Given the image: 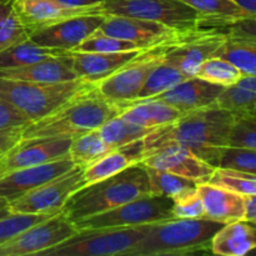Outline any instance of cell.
I'll return each instance as SVG.
<instances>
[{
    "instance_id": "cell-29",
    "label": "cell",
    "mask_w": 256,
    "mask_h": 256,
    "mask_svg": "<svg viewBox=\"0 0 256 256\" xmlns=\"http://www.w3.org/2000/svg\"><path fill=\"white\" fill-rule=\"evenodd\" d=\"M188 78L175 65L165 60L164 58V60L148 76L136 100L152 99V98L158 96L159 94L172 89V86Z\"/></svg>"
},
{
    "instance_id": "cell-24",
    "label": "cell",
    "mask_w": 256,
    "mask_h": 256,
    "mask_svg": "<svg viewBox=\"0 0 256 256\" xmlns=\"http://www.w3.org/2000/svg\"><path fill=\"white\" fill-rule=\"evenodd\" d=\"M255 246V222L244 220L224 224L212 240V252L220 256H244Z\"/></svg>"
},
{
    "instance_id": "cell-36",
    "label": "cell",
    "mask_w": 256,
    "mask_h": 256,
    "mask_svg": "<svg viewBox=\"0 0 256 256\" xmlns=\"http://www.w3.org/2000/svg\"><path fill=\"white\" fill-rule=\"evenodd\" d=\"M55 214H58V212H50V214H18V212H12L6 216L0 219V244L12 239L18 234L26 230L28 228L54 216Z\"/></svg>"
},
{
    "instance_id": "cell-1",
    "label": "cell",
    "mask_w": 256,
    "mask_h": 256,
    "mask_svg": "<svg viewBox=\"0 0 256 256\" xmlns=\"http://www.w3.org/2000/svg\"><path fill=\"white\" fill-rule=\"evenodd\" d=\"M232 115L215 104L182 114L176 120L155 128L142 139L145 158L166 145H180L216 168L220 152L228 146Z\"/></svg>"
},
{
    "instance_id": "cell-25",
    "label": "cell",
    "mask_w": 256,
    "mask_h": 256,
    "mask_svg": "<svg viewBox=\"0 0 256 256\" xmlns=\"http://www.w3.org/2000/svg\"><path fill=\"white\" fill-rule=\"evenodd\" d=\"M220 109L226 110L234 118L256 115V79L255 75H244L235 84L222 89L214 102Z\"/></svg>"
},
{
    "instance_id": "cell-30",
    "label": "cell",
    "mask_w": 256,
    "mask_h": 256,
    "mask_svg": "<svg viewBox=\"0 0 256 256\" xmlns=\"http://www.w3.org/2000/svg\"><path fill=\"white\" fill-rule=\"evenodd\" d=\"M102 139L112 149L122 146L135 140L144 139L152 130L138 126L132 122L125 120L122 116H115L105 122L102 126L98 128Z\"/></svg>"
},
{
    "instance_id": "cell-18",
    "label": "cell",
    "mask_w": 256,
    "mask_h": 256,
    "mask_svg": "<svg viewBox=\"0 0 256 256\" xmlns=\"http://www.w3.org/2000/svg\"><path fill=\"white\" fill-rule=\"evenodd\" d=\"M74 166V162H72L69 155H66L54 162L8 172L0 178V199L12 202L29 190L42 185V182L64 174Z\"/></svg>"
},
{
    "instance_id": "cell-22",
    "label": "cell",
    "mask_w": 256,
    "mask_h": 256,
    "mask_svg": "<svg viewBox=\"0 0 256 256\" xmlns=\"http://www.w3.org/2000/svg\"><path fill=\"white\" fill-rule=\"evenodd\" d=\"M198 194L204 205L205 218L214 222H228L242 220L244 195L228 192L222 188L205 182L196 185Z\"/></svg>"
},
{
    "instance_id": "cell-12",
    "label": "cell",
    "mask_w": 256,
    "mask_h": 256,
    "mask_svg": "<svg viewBox=\"0 0 256 256\" xmlns=\"http://www.w3.org/2000/svg\"><path fill=\"white\" fill-rule=\"evenodd\" d=\"M225 39V32L220 29L196 28L186 30L179 42L165 55V60L175 65L188 79L194 78L202 62L215 56V52Z\"/></svg>"
},
{
    "instance_id": "cell-17",
    "label": "cell",
    "mask_w": 256,
    "mask_h": 256,
    "mask_svg": "<svg viewBox=\"0 0 256 256\" xmlns=\"http://www.w3.org/2000/svg\"><path fill=\"white\" fill-rule=\"evenodd\" d=\"M104 14H92L75 16L45 29L29 34V39L42 46L72 52L75 46L96 32L104 22Z\"/></svg>"
},
{
    "instance_id": "cell-16",
    "label": "cell",
    "mask_w": 256,
    "mask_h": 256,
    "mask_svg": "<svg viewBox=\"0 0 256 256\" xmlns=\"http://www.w3.org/2000/svg\"><path fill=\"white\" fill-rule=\"evenodd\" d=\"M98 32L119 39L129 40L135 42L142 49H148L176 36L180 30H175L162 22H150V20L106 15Z\"/></svg>"
},
{
    "instance_id": "cell-35",
    "label": "cell",
    "mask_w": 256,
    "mask_h": 256,
    "mask_svg": "<svg viewBox=\"0 0 256 256\" xmlns=\"http://www.w3.org/2000/svg\"><path fill=\"white\" fill-rule=\"evenodd\" d=\"M134 50H145L138 46L135 42L129 40L119 39V38L110 36L100 32H94L92 35L82 40L78 46L72 52H134Z\"/></svg>"
},
{
    "instance_id": "cell-3",
    "label": "cell",
    "mask_w": 256,
    "mask_h": 256,
    "mask_svg": "<svg viewBox=\"0 0 256 256\" xmlns=\"http://www.w3.org/2000/svg\"><path fill=\"white\" fill-rule=\"evenodd\" d=\"M150 194L146 170L138 162L118 174L80 188L70 195L62 212L75 222Z\"/></svg>"
},
{
    "instance_id": "cell-11",
    "label": "cell",
    "mask_w": 256,
    "mask_h": 256,
    "mask_svg": "<svg viewBox=\"0 0 256 256\" xmlns=\"http://www.w3.org/2000/svg\"><path fill=\"white\" fill-rule=\"evenodd\" d=\"M76 232L74 224L60 212L0 244V256L39 255L69 239Z\"/></svg>"
},
{
    "instance_id": "cell-7",
    "label": "cell",
    "mask_w": 256,
    "mask_h": 256,
    "mask_svg": "<svg viewBox=\"0 0 256 256\" xmlns=\"http://www.w3.org/2000/svg\"><path fill=\"white\" fill-rule=\"evenodd\" d=\"M185 32H180L176 36L140 52L116 72L98 82V92L115 102H135L148 76L164 60L165 55Z\"/></svg>"
},
{
    "instance_id": "cell-6",
    "label": "cell",
    "mask_w": 256,
    "mask_h": 256,
    "mask_svg": "<svg viewBox=\"0 0 256 256\" xmlns=\"http://www.w3.org/2000/svg\"><path fill=\"white\" fill-rule=\"evenodd\" d=\"M152 224L132 228L79 230L56 246L42 252V256H128L148 234Z\"/></svg>"
},
{
    "instance_id": "cell-42",
    "label": "cell",
    "mask_w": 256,
    "mask_h": 256,
    "mask_svg": "<svg viewBox=\"0 0 256 256\" xmlns=\"http://www.w3.org/2000/svg\"><path fill=\"white\" fill-rule=\"evenodd\" d=\"M242 220L255 222L256 220V196L255 195H244V214Z\"/></svg>"
},
{
    "instance_id": "cell-38",
    "label": "cell",
    "mask_w": 256,
    "mask_h": 256,
    "mask_svg": "<svg viewBox=\"0 0 256 256\" xmlns=\"http://www.w3.org/2000/svg\"><path fill=\"white\" fill-rule=\"evenodd\" d=\"M218 166L256 175V150L235 146L222 148Z\"/></svg>"
},
{
    "instance_id": "cell-28",
    "label": "cell",
    "mask_w": 256,
    "mask_h": 256,
    "mask_svg": "<svg viewBox=\"0 0 256 256\" xmlns=\"http://www.w3.org/2000/svg\"><path fill=\"white\" fill-rule=\"evenodd\" d=\"M112 150V148L102 139L98 129H94L72 138L68 155L75 166L85 169Z\"/></svg>"
},
{
    "instance_id": "cell-19",
    "label": "cell",
    "mask_w": 256,
    "mask_h": 256,
    "mask_svg": "<svg viewBox=\"0 0 256 256\" xmlns=\"http://www.w3.org/2000/svg\"><path fill=\"white\" fill-rule=\"evenodd\" d=\"M224 86L194 76L179 82L172 89L162 92L152 99H159L172 105L180 114L202 109L212 105L222 92Z\"/></svg>"
},
{
    "instance_id": "cell-14",
    "label": "cell",
    "mask_w": 256,
    "mask_h": 256,
    "mask_svg": "<svg viewBox=\"0 0 256 256\" xmlns=\"http://www.w3.org/2000/svg\"><path fill=\"white\" fill-rule=\"evenodd\" d=\"M142 165L169 172L172 174L190 180L195 184L209 182L215 166L180 145H166L150 152L142 162Z\"/></svg>"
},
{
    "instance_id": "cell-13",
    "label": "cell",
    "mask_w": 256,
    "mask_h": 256,
    "mask_svg": "<svg viewBox=\"0 0 256 256\" xmlns=\"http://www.w3.org/2000/svg\"><path fill=\"white\" fill-rule=\"evenodd\" d=\"M70 138L22 139L0 156V178L14 170L54 162L68 155Z\"/></svg>"
},
{
    "instance_id": "cell-10",
    "label": "cell",
    "mask_w": 256,
    "mask_h": 256,
    "mask_svg": "<svg viewBox=\"0 0 256 256\" xmlns=\"http://www.w3.org/2000/svg\"><path fill=\"white\" fill-rule=\"evenodd\" d=\"M86 185L84 169L74 166L64 174L29 190L9 202L10 212L18 214H50L62 212L70 195Z\"/></svg>"
},
{
    "instance_id": "cell-32",
    "label": "cell",
    "mask_w": 256,
    "mask_h": 256,
    "mask_svg": "<svg viewBox=\"0 0 256 256\" xmlns=\"http://www.w3.org/2000/svg\"><path fill=\"white\" fill-rule=\"evenodd\" d=\"M209 184L240 195H256V175L216 166Z\"/></svg>"
},
{
    "instance_id": "cell-43",
    "label": "cell",
    "mask_w": 256,
    "mask_h": 256,
    "mask_svg": "<svg viewBox=\"0 0 256 256\" xmlns=\"http://www.w3.org/2000/svg\"><path fill=\"white\" fill-rule=\"evenodd\" d=\"M66 6H92V5L102 4L104 0H55Z\"/></svg>"
},
{
    "instance_id": "cell-41",
    "label": "cell",
    "mask_w": 256,
    "mask_h": 256,
    "mask_svg": "<svg viewBox=\"0 0 256 256\" xmlns=\"http://www.w3.org/2000/svg\"><path fill=\"white\" fill-rule=\"evenodd\" d=\"M22 129L24 126H12L6 129H0V156L4 155L8 150L12 149L22 139Z\"/></svg>"
},
{
    "instance_id": "cell-2",
    "label": "cell",
    "mask_w": 256,
    "mask_h": 256,
    "mask_svg": "<svg viewBox=\"0 0 256 256\" xmlns=\"http://www.w3.org/2000/svg\"><path fill=\"white\" fill-rule=\"evenodd\" d=\"M132 102H115L92 89L72 99L42 119L25 125L22 139L35 138H70L98 129L112 118L122 115Z\"/></svg>"
},
{
    "instance_id": "cell-40",
    "label": "cell",
    "mask_w": 256,
    "mask_h": 256,
    "mask_svg": "<svg viewBox=\"0 0 256 256\" xmlns=\"http://www.w3.org/2000/svg\"><path fill=\"white\" fill-rule=\"evenodd\" d=\"M30 122H32L25 115H22L16 108L0 99V129H6V128L12 126H25Z\"/></svg>"
},
{
    "instance_id": "cell-39",
    "label": "cell",
    "mask_w": 256,
    "mask_h": 256,
    "mask_svg": "<svg viewBox=\"0 0 256 256\" xmlns=\"http://www.w3.org/2000/svg\"><path fill=\"white\" fill-rule=\"evenodd\" d=\"M172 216L178 219H202L205 218L204 205L198 194L196 186L184 190L172 198Z\"/></svg>"
},
{
    "instance_id": "cell-8",
    "label": "cell",
    "mask_w": 256,
    "mask_h": 256,
    "mask_svg": "<svg viewBox=\"0 0 256 256\" xmlns=\"http://www.w3.org/2000/svg\"><path fill=\"white\" fill-rule=\"evenodd\" d=\"M172 198L162 195H145L120 206L72 222L76 230L108 229V228H132L154 224L172 219Z\"/></svg>"
},
{
    "instance_id": "cell-15",
    "label": "cell",
    "mask_w": 256,
    "mask_h": 256,
    "mask_svg": "<svg viewBox=\"0 0 256 256\" xmlns=\"http://www.w3.org/2000/svg\"><path fill=\"white\" fill-rule=\"evenodd\" d=\"M99 5L66 6L55 0H14L15 10L28 34L75 16L100 14Z\"/></svg>"
},
{
    "instance_id": "cell-26",
    "label": "cell",
    "mask_w": 256,
    "mask_h": 256,
    "mask_svg": "<svg viewBox=\"0 0 256 256\" xmlns=\"http://www.w3.org/2000/svg\"><path fill=\"white\" fill-rule=\"evenodd\" d=\"M180 115L176 109L162 100L145 99L132 102L120 116L138 126L154 130L158 126L170 124Z\"/></svg>"
},
{
    "instance_id": "cell-5",
    "label": "cell",
    "mask_w": 256,
    "mask_h": 256,
    "mask_svg": "<svg viewBox=\"0 0 256 256\" xmlns=\"http://www.w3.org/2000/svg\"><path fill=\"white\" fill-rule=\"evenodd\" d=\"M96 82L84 79L64 82H34L0 78V99L16 108L30 122H36L68 100L92 89Z\"/></svg>"
},
{
    "instance_id": "cell-33",
    "label": "cell",
    "mask_w": 256,
    "mask_h": 256,
    "mask_svg": "<svg viewBox=\"0 0 256 256\" xmlns=\"http://www.w3.org/2000/svg\"><path fill=\"white\" fill-rule=\"evenodd\" d=\"M195 76L206 80L212 84L226 88L239 82L244 76V74L226 60L218 56H212L202 62Z\"/></svg>"
},
{
    "instance_id": "cell-31",
    "label": "cell",
    "mask_w": 256,
    "mask_h": 256,
    "mask_svg": "<svg viewBox=\"0 0 256 256\" xmlns=\"http://www.w3.org/2000/svg\"><path fill=\"white\" fill-rule=\"evenodd\" d=\"M29 39L14 6V0H0V52Z\"/></svg>"
},
{
    "instance_id": "cell-44",
    "label": "cell",
    "mask_w": 256,
    "mask_h": 256,
    "mask_svg": "<svg viewBox=\"0 0 256 256\" xmlns=\"http://www.w3.org/2000/svg\"><path fill=\"white\" fill-rule=\"evenodd\" d=\"M236 2L245 12L250 15H256V0H232Z\"/></svg>"
},
{
    "instance_id": "cell-21",
    "label": "cell",
    "mask_w": 256,
    "mask_h": 256,
    "mask_svg": "<svg viewBox=\"0 0 256 256\" xmlns=\"http://www.w3.org/2000/svg\"><path fill=\"white\" fill-rule=\"evenodd\" d=\"M142 50L120 52H69L72 68L79 79L92 82H100L116 72Z\"/></svg>"
},
{
    "instance_id": "cell-34",
    "label": "cell",
    "mask_w": 256,
    "mask_h": 256,
    "mask_svg": "<svg viewBox=\"0 0 256 256\" xmlns=\"http://www.w3.org/2000/svg\"><path fill=\"white\" fill-rule=\"evenodd\" d=\"M145 170H146L148 179H149L152 194L172 198L179 192H184V190L196 186L195 182L172 174L169 172H164V170L150 166H145Z\"/></svg>"
},
{
    "instance_id": "cell-9",
    "label": "cell",
    "mask_w": 256,
    "mask_h": 256,
    "mask_svg": "<svg viewBox=\"0 0 256 256\" xmlns=\"http://www.w3.org/2000/svg\"><path fill=\"white\" fill-rule=\"evenodd\" d=\"M100 14L162 22L175 30L196 29L200 14L179 0H104Z\"/></svg>"
},
{
    "instance_id": "cell-45",
    "label": "cell",
    "mask_w": 256,
    "mask_h": 256,
    "mask_svg": "<svg viewBox=\"0 0 256 256\" xmlns=\"http://www.w3.org/2000/svg\"><path fill=\"white\" fill-rule=\"evenodd\" d=\"M9 214H12L9 209V202L5 199H0V219Z\"/></svg>"
},
{
    "instance_id": "cell-23",
    "label": "cell",
    "mask_w": 256,
    "mask_h": 256,
    "mask_svg": "<svg viewBox=\"0 0 256 256\" xmlns=\"http://www.w3.org/2000/svg\"><path fill=\"white\" fill-rule=\"evenodd\" d=\"M145 158L144 142L142 139L135 140L122 146L115 148L105 156L95 162L84 169L86 184L99 182L108 176L118 174L132 165L142 162Z\"/></svg>"
},
{
    "instance_id": "cell-37",
    "label": "cell",
    "mask_w": 256,
    "mask_h": 256,
    "mask_svg": "<svg viewBox=\"0 0 256 256\" xmlns=\"http://www.w3.org/2000/svg\"><path fill=\"white\" fill-rule=\"evenodd\" d=\"M228 146L256 150V115L232 116V122L228 135Z\"/></svg>"
},
{
    "instance_id": "cell-20",
    "label": "cell",
    "mask_w": 256,
    "mask_h": 256,
    "mask_svg": "<svg viewBox=\"0 0 256 256\" xmlns=\"http://www.w3.org/2000/svg\"><path fill=\"white\" fill-rule=\"evenodd\" d=\"M0 78L34 82H64L79 79L72 68V59L69 52L26 66L0 69Z\"/></svg>"
},
{
    "instance_id": "cell-4",
    "label": "cell",
    "mask_w": 256,
    "mask_h": 256,
    "mask_svg": "<svg viewBox=\"0 0 256 256\" xmlns=\"http://www.w3.org/2000/svg\"><path fill=\"white\" fill-rule=\"evenodd\" d=\"M224 224L214 220L172 219L154 222L128 256L194 255L212 252V240Z\"/></svg>"
},
{
    "instance_id": "cell-27",
    "label": "cell",
    "mask_w": 256,
    "mask_h": 256,
    "mask_svg": "<svg viewBox=\"0 0 256 256\" xmlns=\"http://www.w3.org/2000/svg\"><path fill=\"white\" fill-rule=\"evenodd\" d=\"M66 52L62 49L42 46L28 39L0 52V69L26 66L42 60L60 56Z\"/></svg>"
}]
</instances>
